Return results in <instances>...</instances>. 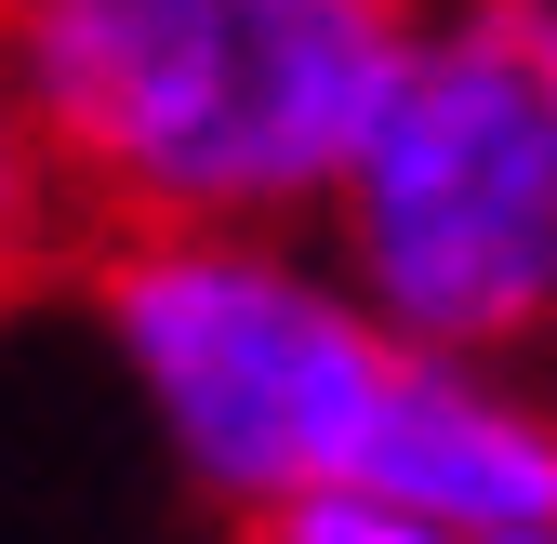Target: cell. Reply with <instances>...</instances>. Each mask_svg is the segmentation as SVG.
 I'll return each instance as SVG.
<instances>
[{"instance_id": "6da1fadb", "label": "cell", "mask_w": 557, "mask_h": 544, "mask_svg": "<svg viewBox=\"0 0 557 544\" xmlns=\"http://www.w3.org/2000/svg\"><path fill=\"white\" fill-rule=\"evenodd\" d=\"M398 40L372 0H0L81 226H319Z\"/></svg>"}, {"instance_id": "7a4b0ae2", "label": "cell", "mask_w": 557, "mask_h": 544, "mask_svg": "<svg viewBox=\"0 0 557 544\" xmlns=\"http://www.w3.org/2000/svg\"><path fill=\"white\" fill-rule=\"evenodd\" d=\"M81 293L160 465L239 531L359 479L411 359L319 226H107Z\"/></svg>"}, {"instance_id": "3957f363", "label": "cell", "mask_w": 557, "mask_h": 544, "mask_svg": "<svg viewBox=\"0 0 557 544\" xmlns=\"http://www.w3.org/2000/svg\"><path fill=\"white\" fill-rule=\"evenodd\" d=\"M332 265L398 346L544 359L557 332V66L492 14H411L385 94L319 199Z\"/></svg>"}, {"instance_id": "277c9868", "label": "cell", "mask_w": 557, "mask_h": 544, "mask_svg": "<svg viewBox=\"0 0 557 544\" xmlns=\"http://www.w3.org/2000/svg\"><path fill=\"white\" fill-rule=\"evenodd\" d=\"M345 492H385L438 531H557V385H544V359L411 346Z\"/></svg>"}, {"instance_id": "5b68a950", "label": "cell", "mask_w": 557, "mask_h": 544, "mask_svg": "<svg viewBox=\"0 0 557 544\" xmlns=\"http://www.w3.org/2000/svg\"><path fill=\"white\" fill-rule=\"evenodd\" d=\"M66 226H81V199H66L40 120H27V94H14V66H0V293L53 280V265H66Z\"/></svg>"}, {"instance_id": "8992f818", "label": "cell", "mask_w": 557, "mask_h": 544, "mask_svg": "<svg viewBox=\"0 0 557 544\" xmlns=\"http://www.w3.org/2000/svg\"><path fill=\"white\" fill-rule=\"evenodd\" d=\"M252 544H505V531H438V518H411L385 492H306V505L252 518Z\"/></svg>"}, {"instance_id": "52a82bcc", "label": "cell", "mask_w": 557, "mask_h": 544, "mask_svg": "<svg viewBox=\"0 0 557 544\" xmlns=\"http://www.w3.org/2000/svg\"><path fill=\"white\" fill-rule=\"evenodd\" d=\"M492 14H505V27H518V40H531L544 66H557V0H492Z\"/></svg>"}, {"instance_id": "ba28073f", "label": "cell", "mask_w": 557, "mask_h": 544, "mask_svg": "<svg viewBox=\"0 0 557 544\" xmlns=\"http://www.w3.org/2000/svg\"><path fill=\"white\" fill-rule=\"evenodd\" d=\"M372 14H438V0H372Z\"/></svg>"}, {"instance_id": "9c48e42d", "label": "cell", "mask_w": 557, "mask_h": 544, "mask_svg": "<svg viewBox=\"0 0 557 544\" xmlns=\"http://www.w3.org/2000/svg\"><path fill=\"white\" fill-rule=\"evenodd\" d=\"M544 385H557V332H544Z\"/></svg>"}, {"instance_id": "30bf717a", "label": "cell", "mask_w": 557, "mask_h": 544, "mask_svg": "<svg viewBox=\"0 0 557 544\" xmlns=\"http://www.w3.org/2000/svg\"><path fill=\"white\" fill-rule=\"evenodd\" d=\"M505 544H557V531H505Z\"/></svg>"}]
</instances>
